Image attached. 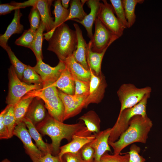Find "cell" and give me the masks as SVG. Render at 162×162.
<instances>
[{"label": "cell", "mask_w": 162, "mask_h": 162, "mask_svg": "<svg viewBox=\"0 0 162 162\" xmlns=\"http://www.w3.org/2000/svg\"><path fill=\"white\" fill-rule=\"evenodd\" d=\"M38 131L43 135L49 136L52 140V154L58 155L60 145L64 139L70 142L73 136L86 128L84 123L68 124L56 120L49 115L36 126Z\"/></svg>", "instance_id": "cell-1"}, {"label": "cell", "mask_w": 162, "mask_h": 162, "mask_svg": "<svg viewBox=\"0 0 162 162\" xmlns=\"http://www.w3.org/2000/svg\"><path fill=\"white\" fill-rule=\"evenodd\" d=\"M152 125V120L147 116L137 115L133 117L130 121L128 128L118 140L109 142L113 149V154H120L124 148L134 142L146 143Z\"/></svg>", "instance_id": "cell-2"}, {"label": "cell", "mask_w": 162, "mask_h": 162, "mask_svg": "<svg viewBox=\"0 0 162 162\" xmlns=\"http://www.w3.org/2000/svg\"><path fill=\"white\" fill-rule=\"evenodd\" d=\"M48 41L47 50L54 52L59 61H64L73 54L77 47L75 31L64 23L56 28Z\"/></svg>", "instance_id": "cell-3"}, {"label": "cell", "mask_w": 162, "mask_h": 162, "mask_svg": "<svg viewBox=\"0 0 162 162\" xmlns=\"http://www.w3.org/2000/svg\"><path fill=\"white\" fill-rule=\"evenodd\" d=\"M150 94L146 95L137 104L124 110L119 114L116 123L111 128L108 142H114L118 140L122 134L128 128L130 121L133 117L137 115L147 116L146 105Z\"/></svg>", "instance_id": "cell-4"}, {"label": "cell", "mask_w": 162, "mask_h": 162, "mask_svg": "<svg viewBox=\"0 0 162 162\" xmlns=\"http://www.w3.org/2000/svg\"><path fill=\"white\" fill-rule=\"evenodd\" d=\"M9 87L6 102L8 105H16L29 92L43 88V85L28 84L22 82L18 77L13 66L8 69Z\"/></svg>", "instance_id": "cell-5"}, {"label": "cell", "mask_w": 162, "mask_h": 162, "mask_svg": "<svg viewBox=\"0 0 162 162\" xmlns=\"http://www.w3.org/2000/svg\"><path fill=\"white\" fill-rule=\"evenodd\" d=\"M151 92L152 88L149 86L139 88L130 83L122 84L117 92L121 105L119 113L137 104L145 95L151 94Z\"/></svg>", "instance_id": "cell-6"}, {"label": "cell", "mask_w": 162, "mask_h": 162, "mask_svg": "<svg viewBox=\"0 0 162 162\" xmlns=\"http://www.w3.org/2000/svg\"><path fill=\"white\" fill-rule=\"evenodd\" d=\"M95 30L91 43L92 50L100 52L108 47L119 38L108 29L97 18L94 22Z\"/></svg>", "instance_id": "cell-7"}, {"label": "cell", "mask_w": 162, "mask_h": 162, "mask_svg": "<svg viewBox=\"0 0 162 162\" xmlns=\"http://www.w3.org/2000/svg\"><path fill=\"white\" fill-rule=\"evenodd\" d=\"M98 14V18L113 34L120 37L125 29L123 25L115 15L113 7L106 0H102Z\"/></svg>", "instance_id": "cell-8"}, {"label": "cell", "mask_w": 162, "mask_h": 162, "mask_svg": "<svg viewBox=\"0 0 162 162\" xmlns=\"http://www.w3.org/2000/svg\"><path fill=\"white\" fill-rule=\"evenodd\" d=\"M33 68L42 79L43 88H45L57 80L66 68V66L64 61H59L56 66L52 67L44 62L42 60H40L37 61L36 65Z\"/></svg>", "instance_id": "cell-9"}, {"label": "cell", "mask_w": 162, "mask_h": 162, "mask_svg": "<svg viewBox=\"0 0 162 162\" xmlns=\"http://www.w3.org/2000/svg\"><path fill=\"white\" fill-rule=\"evenodd\" d=\"M58 94L64 106V121L76 115L85 108L86 100L88 96L69 95L60 90H58Z\"/></svg>", "instance_id": "cell-10"}, {"label": "cell", "mask_w": 162, "mask_h": 162, "mask_svg": "<svg viewBox=\"0 0 162 162\" xmlns=\"http://www.w3.org/2000/svg\"><path fill=\"white\" fill-rule=\"evenodd\" d=\"M89 94L86 98L85 108L91 104H98L104 96L107 84L105 77L102 73L97 75L91 70Z\"/></svg>", "instance_id": "cell-11"}, {"label": "cell", "mask_w": 162, "mask_h": 162, "mask_svg": "<svg viewBox=\"0 0 162 162\" xmlns=\"http://www.w3.org/2000/svg\"><path fill=\"white\" fill-rule=\"evenodd\" d=\"M23 121L17 124L13 132V136L18 137L22 142L26 153L32 160H38L44 155L33 142L32 137Z\"/></svg>", "instance_id": "cell-12"}, {"label": "cell", "mask_w": 162, "mask_h": 162, "mask_svg": "<svg viewBox=\"0 0 162 162\" xmlns=\"http://www.w3.org/2000/svg\"><path fill=\"white\" fill-rule=\"evenodd\" d=\"M86 128L76 134L73 136L71 140L68 143L60 148V151L58 155L61 159L68 153H76L81 150L86 145L92 142L95 138L94 134H92Z\"/></svg>", "instance_id": "cell-13"}, {"label": "cell", "mask_w": 162, "mask_h": 162, "mask_svg": "<svg viewBox=\"0 0 162 162\" xmlns=\"http://www.w3.org/2000/svg\"><path fill=\"white\" fill-rule=\"evenodd\" d=\"M111 131V128L94 134L95 139L89 144L94 151L93 162H100L102 156L106 152H111L109 144V139Z\"/></svg>", "instance_id": "cell-14"}, {"label": "cell", "mask_w": 162, "mask_h": 162, "mask_svg": "<svg viewBox=\"0 0 162 162\" xmlns=\"http://www.w3.org/2000/svg\"><path fill=\"white\" fill-rule=\"evenodd\" d=\"M74 26L76 35L77 44L76 48L72 55L78 63L86 70H89L87 61L88 44L83 37L82 31L79 26L76 23H74Z\"/></svg>", "instance_id": "cell-15"}, {"label": "cell", "mask_w": 162, "mask_h": 162, "mask_svg": "<svg viewBox=\"0 0 162 162\" xmlns=\"http://www.w3.org/2000/svg\"><path fill=\"white\" fill-rule=\"evenodd\" d=\"M43 102L41 99L34 98L25 117L29 119L35 126L44 121L47 116Z\"/></svg>", "instance_id": "cell-16"}, {"label": "cell", "mask_w": 162, "mask_h": 162, "mask_svg": "<svg viewBox=\"0 0 162 162\" xmlns=\"http://www.w3.org/2000/svg\"><path fill=\"white\" fill-rule=\"evenodd\" d=\"M86 2L90 9V13L82 21L76 19L72 20L77 22L84 26L87 32L88 36L91 40L93 35L92 31L93 25L97 18L101 2L99 0H88Z\"/></svg>", "instance_id": "cell-17"}, {"label": "cell", "mask_w": 162, "mask_h": 162, "mask_svg": "<svg viewBox=\"0 0 162 162\" xmlns=\"http://www.w3.org/2000/svg\"><path fill=\"white\" fill-rule=\"evenodd\" d=\"M22 16L20 9L15 10L13 18L8 27L5 33L0 36V45L4 49L8 45V40L13 34L21 33L24 29L23 26L20 23Z\"/></svg>", "instance_id": "cell-18"}, {"label": "cell", "mask_w": 162, "mask_h": 162, "mask_svg": "<svg viewBox=\"0 0 162 162\" xmlns=\"http://www.w3.org/2000/svg\"><path fill=\"white\" fill-rule=\"evenodd\" d=\"M53 0H37L35 6L40 13L41 21L44 24L46 32L52 30L54 28V19L50 14V6Z\"/></svg>", "instance_id": "cell-19"}, {"label": "cell", "mask_w": 162, "mask_h": 162, "mask_svg": "<svg viewBox=\"0 0 162 162\" xmlns=\"http://www.w3.org/2000/svg\"><path fill=\"white\" fill-rule=\"evenodd\" d=\"M44 102L49 114L56 120L63 122L64 108L58 94L44 101Z\"/></svg>", "instance_id": "cell-20"}, {"label": "cell", "mask_w": 162, "mask_h": 162, "mask_svg": "<svg viewBox=\"0 0 162 162\" xmlns=\"http://www.w3.org/2000/svg\"><path fill=\"white\" fill-rule=\"evenodd\" d=\"M64 62L66 68L72 76H75L81 80L90 82L91 77L90 70H86L78 63L72 55Z\"/></svg>", "instance_id": "cell-21"}, {"label": "cell", "mask_w": 162, "mask_h": 162, "mask_svg": "<svg viewBox=\"0 0 162 162\" xmlns=\"http://www.w3.org/2000/svg\"><path fill=\"white\" fill-rule=\"evenodd\" d=\"M50 86L58 88L63 92L69 95L74 94L75 84L73 76L66 68L57 80Z\"/></svg>", "instance_id": "cell-22"}, {"label": "cell", "mask_w": 162, "mask_h": 162, "mask_svg": "<svg viewBox=\"0 0 162 162\" xmlns=\"http://www.w3.org/2000/svg\"><path fill=\"white\" fill-rule=\"evenodd\" d=\"M22 121L25 123L32 138L35 141L36 146L38 149L44 155L48 153L52 154L51 144L44 141L41 135L37 130L36 126L29 119L26 117L23 118Z\"/></svg>", "instance_id": "cell-23"}, {"label": "cell", "mask_w": 162, "mask_h": 162, "mask_svg": "<svg viewBox=\"0 0 162 162\" xmlns=\"http://www.w3.org/2000/svg\"><path fill=\"white\" fill-rule=\"evenodd\" d=\"M107 49L100 52H94L92 50L91 43L88 44L87 54V61L89 69L96 74L99 75L101 73V65L102 60Z\"/></svg>", "instance_id": "cell-24"}, {"label": "cell", "mask_w": 162, "mask_h": 162, "mask_svg": "<svg viewBox=\"0 0 162 162\" xmlns=\"http://www.w3.org/2000/svg\"><path fill=\"white\" fill-rule=\"evenodd\" d=\"M79 119L84 122L87 130L92 133L94 134L100 131V120L94 111H88L80 116Z\"/></svg>", "instance_id": "cell-25"}, {"label": "cell", "mask_w": 162, "mask_h": 162, "mask_svg": "<svg viewBox=\"0 0 162 162\" xmlns=\"http://www.w3.org/2000/svg\"><path fill=\"white\" fill-rule=\"evenodd\" d=\"M53 14L55 15V20L53 28L48 32L53 34L56 28L66 21L70 12V10L64 8L62 5L61 1L57 0L55 1L54 4Z\"/></svg>", "instance_id": "cell-26"}, {"label": "cell", "mask_w": 162, "mask_h": 162, "mask_svg": "<svg viewBox=\"0 0 162 162\" xmlns=\"http://www.w3.org/2000/svg\"><path fill=\"white\" fill-rule=\"evenodd\" d=\"M45 31H46L45 27L41 21L39 28L36 31L33 42L30 48L34 52L37 61L42 60L43 59L42 46L43 32Z\"/></svg>", "instance_id": "cell-27"}, {"label": "cell", "mask_w": 162, "mask_h": 162, "mask_svg": "<svg viewBox=\"0 0 162 162\" xmlns=\"http://www.w3.org/2000/svg\"><path fill=\"white\" fill-rule=\"evenodd\" d=\"M87 0H72L70 1V7L69 16L66 20L76 19L82 21L87 15L83 8L84 4Z\"/></svg>", "instance_id": "cell-28"}, {"label": "cell", "mask_w": 162, "mask_h": 162, "mask_svg": "<svg viewBox=\"0 0 162 162\" xmlns=\"http://www.w3.org/2000/svg\"><path fill=\"white\" fill-rule=\"evenodd\" d=\"M34 97L25 95L14 106L16 124L22 121Z\"/></svg>", "instance_id": "cell-29"}, {"label": "cell", "mask_w": 162, "mask_h": 162, "mask_svg": "<svg viewBox=\"0 0 162 162\" xmlns=\"http://www.w3.org/2000/svg\"><path fill=\"white\" fill-rule=\"evenodd\" d=\"M126 18L128 23V28H130L136 21L135 8L138 4H142L144 0H122Z\"/></svg>", "instance_id": "cell-30"}, {"label": "cell", "mask_w": 162, "mask_h": 162, "mask_svg": "<svg viewBox=\"0 0 162 162\" xmlns=\"http://www.w3.org/2000/svg\"><path fill=\"white\" fill-rule=\"evenodd\" d=\"M58 90L57 88L53 86H49L32 91L26 95L34 98H39L44 102L58 94Z\"/></svg>", "instance_id": "cell-31"}, {"label": "cell", "mask_w": 162, "mask_h": 162, "mask_svg": "<svg viewBox=\"0 0 162 162\" xmlns=\"http://www.w3.org/2000/svg\"><path fill=\"white\" fill-rule=\"evenodd\" d=\"M4 50L8 54L12 65L14 68L18 77L21 80L23 72L28 65L19 60L8 45Z\"/></svg>", "instance_id": "cell-32"}, {"label": "cell", "mask_w": 162, "mask_h": 162, "mask_svg": "<svg viewBox=\"0 0 162 162\" xmlns=\"http://www.w3.org/2000/svg\"><path fill=\"white\" fill-rule=\"evenodd\" d=\"M21 81L28 84L43 85V82L40 76L36 72L33 67L28 65L23 72Z\"/></svg>", "instance_id": "cell-33"}, {"label": "cell", "mask_w": 162, "mask_h": 162, "mask_svg": "<svg viewBox=\"0 0 162 162\" xmlns=\"http://www.w3.org/2000/svg\"><path fill=\"white\" fill-rule=\"evenodd\" d=\"M14 110V106L11 105L6 114L3 120V123L8 131L10 138L13 136V132L16 125Z\"/></svg>", "instance_id": "cell-34"}, {"label": "cell", "mask_w": 162, "mask_h": 162, "mask_svg": "<svg viewBox=\"0 0 162 162\" xmlns=\"http://www.w3.org/2000/svg\"><path fill=\"white\" fill-rule=\"evenodd\" d=\"M35 32L30 28L25 30L22 35L16 40L15 44L30 49L34 38Z\"/></svg>", "instance_id": "cell-35"}, {"label": "cell", "mask_w": 162, "mask_h": 162, "mask_svg": "<svg viewBox=\"0 0 162 162\" xmlns=\"http://www.w3.org/2000/svg\"><path fill=\"white\" fill-rule=\"evenodd\" d=\"M113 8L115 13L118 20L125 28H128V23L126 18L124 10L121 0H110Z\"/></svg>", "instance_id": "cell-36"}, {"label": "cell", "mask_w": 162, "mask_h": 162, "mask_svg": "<svg viewBox=\"0 0 162 162\" xmlns=\"http://www.w3.org/2000/svg\"><path fill=\"white\" fill-rule=\"evenodd\" d=\"M30 24V28L35 32L39 28L41 22V19L40 13L37 8L32 7L28 16Z\"/></svg>", "instance_id": "cell-37"}, {"label": "cell", "mask_w": 162, "mask_h": 162, "mask_svg": "<svg viewBox=\"0 0 162 162\" xmlns=\"http://www.w3.org/2000/svg\"><path fill=\"white\" fill-rule=\"evenodd\" d=\"M106 152L101 157L100 162H129V154L128 153L123 155L120 154L111 155Z\"/></svg>", "instance_id": "cell-38"}, {"label": "cell", "mask_w": 162, "mask_h": 162, "mask_svg": "<svg viewBox=\"0 0 162 162\" xmlns=\"http://www.w3.org/2000/svg\"><path fill=\"white\" fill-rule=\"evenodd\" d=\"M72 76L75 84V93L74 95H88L89 93L90 82L81 80L75 76Z\"/></svg>", "instance_id": "cell-39"}, {"label": "cell", "mask_w": 162, "mask_h": 162, "mask_svg": "<svg viewBox=\"0 0 162 162\" xmlns=\"http://www.w3.org/2000/svg\"><path fill=\"white\" fill-rule=\"evenodd\" d=\"M140 151L139 147L135 144H132L128 152L129 154V162H145L146 159L139 154Z\"/></svg>", "instance_id": "cell-40"}, {"label": "cell", "mask_w": 162, "mask_h": 162, "mask_svg": "<svg viewBox=\"0 0 162 162\" xmlns=\"http://www.w3.org/2000/svg\"><path fill=\"white\" fill-rule=\"evenodd\" d=\"M11 105H8L0 114V139H7L10 138L8 131L3 123L4 116Z\"/></svg>", "instance_id": "cell-41"}, {"label": "cell", "mask_w": 162, "mask_h": 162, "mask_svg": "<svg viewBox=\"0 0 162 162\" xmlns=\"http://www.w3.org/2000/svg\"><path fill=\"white\" fill-rule=\"evenodd\" d=\"M80 153L82 159L87 162H93L94 151L89 143L84 146L81 149Z\"/></svg>", "instance_id": "cell-42"}, {"label": "cell", "mask_w": 162, "mask_h": 162, "mask_svg": "<svg viewBox=\"0 0 162 162\" xmlns=\"http://www.w3.org/2000/svg\"><path fill=\"white\" fill-rule=\"evenodd\" d=\"M62 158L65 162H87L82 159L80 151L75 153H66L63 155Z\"/></svg>", "instance_id": "cell-43"}, {"label": "cell", "mask_w": 162, "mask_h": 162, "mask_svg": "<svg viewBox=\"0 0 162 162\" xmlns=\"http://www.w3.org/2000/svg\"><path fill=\"white\" fill-rule=\"evenodd\" d=\"M38 161V162H65L63 158L61 159L58 155L54 156L51 153L44 155Z\"/></svg>", "instance_id": "cell-44"}, {"label": "cell", "mask_w": 162, "mask_h": 162, "mask_svg": "<svg viewBox=\"0 0 162 162\" xmlns=\"http://www.w3.org/2000/svg\"><path fill=\"white\" fill-rule=\"evenodd\" d=\"M22 8L21 7L12 5L10 4H1L0 5V15H4L10 13L12 11Z\"/></svg>", "instance_id": "cell-45"}, {"label": "cell", "mask_w": 162, "mask_h": 162, "mask_svg": "<svg viewBox=\"0 0 162 162\" xmlns=\"http://www.w3.org/2000/svg\"><path fill=\"white\" fill-rule=\"evenodd\" d=\"M37 1V0H29L20 3L13 2H12L10 4L22 8H24L29 6L35 7Z\"/></svg>", "instance_id": "cell-46"}, {"label": "cell", "mask_w": 162, "mask_h": 162, "mask_svg": "<svg viewBox=\"0 0 162 162\" xmlns=\"http://www.w3.org/2000/svg\"><path fill=\"white\" fill-rule=\"evenodd\" d=\"M61 4L62 6L65 9H68L69 2H70V0H62Z\"/></svg>", "instance_id": "cell-47"}, {"label": "cell", "mask_w": 162, "mask_h": 162, "mask_svg": "<svg viewBox=\"0 0 162 162\" xmlns=\"http://www.w3.org/2000/svg\"><path fill=\"white\" fill-rule=\"evenodd\" d=\"M1 162H11L7 158H5L2 160Z\"/></svg>", "instance_id": "cell-48"}, {"label": "cell", "mask_w": 162, "mask_h": 162, "mask_svg": "<svg viewBox=\"0 0 162 162\" xmlns=\"http://www.w3.org/2000/svg\"><path fill=\"white\" fill-rule=\"evenodd\" d=\"M33 162H38V160L36 159H34L32 160Z\"/></svg>", "instance_id": "cell-49"}]
</instances>
